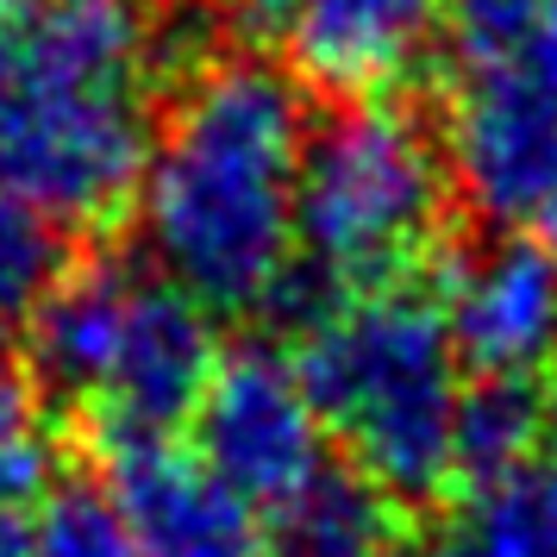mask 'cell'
<instances>
[{
	"label": "cell",
	"instance_id": "1",
	"mask_svg": "<svg viewBox=\"0 0 557 557\" xmlns=\"http://www.w3.org/2000/svg\"><path fill=\"white\" fill-rule=\"evenodd\" d=\"M307 95L270 57H213L163 101L132 195L138 251L207 313H270L295 270Z\"/></svg>",
	"mask_w": 557,
	"mask_h": 557
},
{
	"label": "cell",
	"instance_id": "2",
	"mask_svg": "<svg viewBox=\"0 0 557 557\" xmlns=\"http://www.w3.org/2000/svg\"><path fill=\"white\" fill-rule=\"evenodd\" d=\"M170 76L157 0H20L0 32V195L101 226L138 195Z\"/></svg>",
	"mask_w": 557,
	"mask_h": 557
},
{
	"label": "cell",
	"instance_id": "3",
	"mask_svg": "<svg viewBox=\"0 0 557 557\" xmlns=\"http://www.w3.org/2000/svg\"><path fill=\"white\" fill-rule=\"evenodd\" d=\"M295 370L326 438L395 507L457 488V407L470 376L438 295L401 282L332 301L307 332H295Z\"/></svg>",
	"mask_w": 557,
	"mask_h": 557
},
{
	"label": "cell",
	"instance_id": "4",
	"mask_svg": "<svg viewBox=\"0 0 557 557\" xmlns=\"http://www.w3.org/2000/svg\"><path fill=\"white\" fill-rule=\"evenodd\" d=\"M457 176L445 132L426 113L388 101H338L307 132L295 270L326 301L401 288L445 251Z\"/></svg>",
	"mask_w": 557,
	"mask_h": 557
},
{
	"label": "cell",
	"instance_id": "5",
	"mask_svg": "<svg viewBox=\"0 0 557 557\" xmlns=\"http://www.w3.org/2000/svg\"><path fill=\"white\" fill-rule=\"evenodd\" d=\"M445 157L457 201L495 232L557 220V0H539L495 45L457 51Z\"/></svg>",
	"mask_w": 557,
	"mask_h": 557
},
{
	"label": "cell",
	"instance_id": "6",
	"mask_svg": "<svg viewBox=\"0 0 557 557\" xmlns=\"http://www.w3.org/2000/svg\"><path fill=\"white\" fill-rule=\"evenodd\" d=\"M188 432H195V457L257 513H276L332 470V438L295 370V351L270 338H245L220 357Z\"/></svg>",
	"mask_w": 557,
	"mask_h": 557
},
{
	"label": "cell",
	"instance_id": "7",
	"mask_svg": "<svg viewBox=\"0 0 557 557\" xmlns=\"http://www.w3.org/2000/svg\"><path fill=\"white\" fill-rule=\"evenodd\" d=\"M245 38L270 45L301 88L332 101L395 95L451 32V0H226Z\"/></svg>",
	"mask_w": 557,
	"mask_h": 557
},
{
	"label": "cell",
	"instance_id": "8",
	"mask_svg": "<svg viewBox=\"0 0 557 557\" xmlns=\"http://www.w3.org/2000/svg\"><path fill=\"white\" fill-rule=\"evenodd\" d=\"M220 357L226 351H220L213 313L145 263L113 363H107L101 388L88 395V407L76 413L82 438L101 457L138 451V445H176V432H188L207 382L220 370Z\"/></svg>",
	"mask_w": 557,
	"mask_h": 557
},
{
	"label": "cell",
	"instance_id": "9",
	"mask_svg": "<svg viewBox=\"0 0 557 557\" xmlns=\"http://www.w3.org/2000/svg\"><path fill=\"white\" fill-rule=\"evenodd\" d=\"M438 313L470 376L532 382L557 357V251L539 232H495L445 263Z\"/></svg>",
	"mask_w": 557,
	"mask_h": 557
},
{
	"label": "cell",
	"instance_id": "10",
	"mask_svg": "<svg viewBox=\"0 0 557 557\" xmlns=\"http://www.w3.org/2000/svg\"><path fill=\"white\" fill-rule=\"evenodd\" d=\"M107 495L138 557H263V520L195 451L138 445L107 457Z\"/></svg>",
	"mask_w": 557,
	"mask_h": 557
},
{
	"label": "cell",
	"instance_id": "11",
	"mask_svg": "<svg viewBox=\"0 0 557 557\" xmlns=\"http://www.w3.org/2000/svg\"><path fill=\"white\" fill-rule=\"evenodd\" d=\"M432 557H557V470L520 463L470 482L445 513Z\"/></svg>",
	"mask_w": 557,
	"mask_h": 557
},
{
	"label": "cell",
	"instance_id": "12",
	"mask_svg": "<svg viewBox=\"0 0 557 557\" xmlns=\"http://www.w3.org/2000/svg\"><path fill=\"white\" fill-rule=\"evenodd\" d=\"M395 513L357 470H326L263 527V557H395Z\"/></svg>",
	"mask_w": 557,
	"mask_h": 557
},
{
	"label": "cell",
	"instance_id": "13",
	"mask_svg": "<svg viewBox=\"0 0 557 557\" xmlns=\"http://www.w3.org/2000/svg\"><path fill=\"white\" fill-rule=\"evenodd\" d=\"M545 451V420H539V388L507 376H470L457 407V488L488 476H507Z\"/></svg>",
	"mask_w": 557,
	"mask_h": 557
},
{
	"label": "cell",
	"instance_id": "14",
	"mask_svg": "<svg viewBox=\"0 0 557 557\" xmlns=\"http://www.w3.org/2000/svg\"><path fill=\"white\" fill-rule=\"evenodd\" d=\"M63 270H70L63 226L32 213L26 201L0 195V338L26 332V320L38 313V301L57 288Z\"/></svg>",
	"mask_w": 557,
	"mask_h": 557
},
{
	"label": "cell",
	"instance_id": "15",
	"mask_svg": "<svg viewBox=\"0 0 557 557\" xmlns=\"http://www.w3.org/2000/svg\"><path fill=\"white\" fill-rule=\"evenodd\" d=\"M539 420H545V463L557 470V357L545 370V382H539Z\"/></svg>",
	"mask_w": 557,
	"mask_h": 557
},
{
	"label": "cell",
	"instance_id": "16",
	"mask_svg": "<svg viewBox=\"0 0 557 557\" xmlns=\"http://www.w3.org/2000/svg\"><path fill=\"white\" fill-rule=\"evenodd\" d=\"M0 557H38L26 539V513H7L0 520Z\"/></svg>",
	"mask_w": 557,
	"mask_h": 557
},
{
	"label": "cell",
	"instance_id": "17",
	"mask_svg": "<svg viewBox=\"0 0 557 557\" xmlns=\"http://www.w3.org/2000/svg\"><path fill=\"white\" fill-rule=\"evenodd\" d=\"M13 13H20V0H0V32L13 26Z\"/></svg>",
	"mask_w": 557,
	"mask_h": 557
},
{
	"label": "cell",
	"instance_id": "18",
	"mask_svg": "<svg viewBox=\"0 0 557 557\" xmlns=\"http://www.w3.org/2000/svg\"><path fill=\"white\" fill-rule=\"evenodd\" d=\"M539 238H545V245H552V251H557V220H552V226H545V232H539Z\"/></svg>",
	"mask_w": 557,
	"mask_h": 557
}]
</instances>
